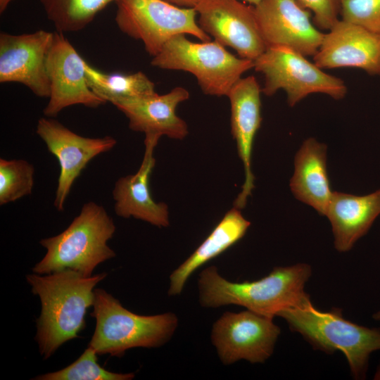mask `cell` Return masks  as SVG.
I'll list each match as a JSON object with an SVG mask.
<instances>
[{"label": "cell", "mask_w": 380, "mask_h": 380, "mask_svg": "<svg viewBox=\"0 0 380 380\" xmlns=\"http://www.w3.org/2000/svg\"><path fill=\"white\" fill-rule=\"evenodd\" d=\"M243 1H247V2H248L249 4H253V6H255V5L258 4L261 0H243Z\"/></svg>", "instance_id": "obj_31"}, {"label": "cell", "mask_w": 380, "mask_h": 380, "mask_svg": "<svg viewBox=\"0 0 380 380\" xmlns=\"http://www.w3.org/2000/svg\"><path fill=\"white\" fill-rule=\"evenodd\" d=\"M189 96L185 88L176 87L163 95L156 93L120 100L113 104L127 117L132 130L143 132L145 136H166L181 140L189 131L185 121L176 114V108Z\"/></svg>", "instance_id": "obj_18"}, {"label": "cell", "mask_w": 380, "mask_h": 380, "mask_svg": "<svg viewBox=\"0 0 380 380\" xmlns=\"http://www.w3.org/2000/svg\"><path fill=\"white\" fill-rule=\"evenodd\" d=\"M54 32L0 34V82H18L39 97L50 95L47 57Z\"/></svg>", "instance_id": "obj_12"}, {"label": "cell", "mask_w": 380, "mask_h": 380, "mask_svg": "<svg viewBox=\"0 0 380 380\" xmlns=\"http://www.w3.org/2000/svg\"><path fill=\"white\" fill-rule=\"evenodd\" d=\"M151 64L189 72L204 94L216 96H227L241 75L254 68V61L236 57L215 40L195 43L184 34L170 38Z\"/></svg>", "instance_id": "obj_6"}, {"label": "cell", "mask_w": 380, "mask_h": 380, "mask_svg": "<svg viewBox=\"0 0 380 380\" xmlns=\"http://www.w3.org/2000/svg\"><path fill=\"white\" fill-rule=\"evenodd\" d=\"M280 333L273 317L246 309L222 314L213 325L210 338L224 365L241 360L263 363L272 355Z\"/></svg>", "instance_id": "obj_9"}, {"label": "cell", "mask_w": 380, "mask_h": 380, "mask_svg": "<svg viewBox=\"0 0 380 380\" xmlns=\"http://www.w3.org/2000/svg\"><path fill=\"white\" fill-rule=\"evenodd\" d=\"M314 63L319 68H357L380 76V34L339 20L324 34Z\"/></svg>", "instance_id": "obj_15"}, {"label": "cell", "mask_w": 380, "mask_h": 380, "mask_svg": "<svg viewBox=\"0 0 380 380\" xmlns=\"http://www.w3.org/2000/svg\"><path fill=\"white\" fill-rule=\"evenodd\" d=\"M34 167L23 159H0V205L32 194Z\"/></svg>", "instance_id": "obj_24"}, {"label": "cell", "mask_w": 380, "mask_h": 380, "mask_svg": "<svg viewBox=\"0 0 380 380\" xmlns=\"http://www.w3.org/2000/svg\"><path fill=\"white\" fill-rule=\"evenodd\" d=\"M250 225L240 209L233 207L229 210L194 252L172 272L167 294L179 295L197 269L242 239Z\"/></svg>", "instance_id": "obj_21"}, {"label": "cell", "mask_w": 380, "mask_h": 380, "mask_svg": "<svg viewBox=\"0 0 380 380\" xmlns=\"http://www.w3.org/2000/svg\"><path fill=\"white\" fill-rule=\"evenodd\" d=\"M267 46H286L305 56H315L324 34L312 23L310 12L298 0H261L253 6Z\"/></svg>", "instance_id": "obj_14"}, {"label": "cell", "mask_w": 380, "mask_h": 380, "mask_svg": "<svg viewBox=\"0 0 380 380\" xmlns=\"http://www.w3.org/2000/svg\"><path fill=\"white\" fill-rule=\"evenodd\" d=\"M380 215V189L365 196L334 191L325 216L330 221L335 248L350 251Z\"/></svg>", "instance_id": "obj_19"}, {"label": "cell", "mask_w": 380, "mask_h": 380, "mask_svg": "<svg viewBox=\"0 0 380 380\" xmlns=\"http://www.w3.org/2000/svg\"><path fill=\"white\" fill-rule=\"evenodd\" d=\"M253 68L265 76L261 91L270 96L284 89L292 107L311 94L322 93L338 100L347 93L341 79L324 72L305 56L286 46L267 48L254 61Z\"/></svg>", "instance_id": "obj_8"}, {"label": "cell", "mask_w": 380, "mask_h": 380, "mask_svg": "<svg viewBox=\"0 0 380 380\" xmlns=\"http://www.w3.org/2000/svg\"><path fill=\"white\" fill-rule=\"evenodd\" d=\"M118 0H40L57 32H77L86 27L108 4Z\"/></svg>", "instance_id": "obj_23"}, {"label": "cell", "mask_w": 380, "mask_h": 380, "mask_svg": "<svg viewBox=\"0 0 380 380\" xmlns=\"http://www.w3.org/2000/svg\"><path fill=\"white\" fill-rule=\"evenodd\" d=\"M115 23L121 32L142 42L152 57L172 37L191 34L211 41L199 27L194 8L179 7L165 0H118Z\"/></svg>", "instance_id": "obj_7"}, {"label": "cell", "mask_w": 380, "mask_h": 380, "mask_svg": "<svg viewBox=\"0 0 380 380\" xmlns=\"http://www.w3.org/2000/svg\"><path fill=\"white\" fill-rule=\"evenodd\" d=\"M311 274L310 265L297 263L275 267L256 281L234 282L222 277L215 266H210L198 278L199 303L208 308L236 305L274 318L282 310L310 300L305 286Z\"/></svg>", "instance_id": "obj_1"}, {"label": "cell", "mask_w": 380, "mask_h": 380, "mask_svg": "<svg viewBox=\"0 0 380 380\" xmlns=\"http://www.w3.org/2000/svg\"><path fill=\"white\" fill-rule=\"evenodd\" d=\"M261 92L255 77L248 76L236 81L227 96L231 104L232 133L245 172L241 191L234 202V207L240 210L246 206L254 189L251 156L254 138L262 122Z\"/></svg>", "instance_id": "obj_16"}, {"label": "cell", "mask_w": 380, "mask_h": 380, "mask_svg": "<svg viewBox=\"0 0 380 380\" xmlns=\"http://www.w3.org/2000/svg\"><path fill=\"white\" fill-rule=\"evenodd\" d=\"M160 138L145 136L144 154L138 171L119 178L113 189L115 214L123 218L134 217L158 227L169 226L167 205L153 200L149 179L156 164L153 153Z\"/></svg>", "instance_id": "obj_17"}, {"label": "cell", "mask_w": 380, "mask_h": 380, "mask_svg": "<svg viewBox=\"0 0 380 380\" xmlns=\"http://www.w3.org/2000/svg\"><path fill=\"white\" fill-rule=\"evenodd\" d=\"M173 5L184 8H194L201 0H165Z\"/></svg>", "instance_id": "obj_28"}, {"label": "cell", "mask_w": 380, "mask_h": 380, "mask_svg": "<svg viewBox=\"0 0 380 380\" xmlns=\"http://www.w3.org/2000/svg\"><path fill=\"white\" fill-rule=\"evenodd\" d=\"M306 9L314 15L315 25L322 29L329 30L339 20L340 0H298Z\"/></svg>", "instance_id": "obj_27"}, {"label": "cell", "mask_w": 380, "mask_h": 380, "mask_svg": "<svg viewBox=\"0 0 380 380\" xmlns=\"http://www.w3.org/2000/svg\"><path fill=\"white\" fill-rule=\"evenodd\" d=\"M36 133L58 161L60 173L53 205L62 211L75 181L87 164L97 156L113 149L117 141L110 136L90 138L79 135L46 116L38 120Z\"/></svg>", "instance_id": "obj_10"}, {"label": "cell", "mask_w": 380, "mask_h": 380, "mask_svg": "<svg viewBox=\"0 0 380 380\" xmlns=\"http://www.w3.org/2000/svg\"><path fill=\"white\" fill-rule=\"evenodd\" d=\"M85 76L91 91L106 102L151 95L154 83L142 72L132 74L105 73L84 63Z\"/></svg>", "instance_id": "obj_22"}, {"label": "cell", "mask_w": 380, "mask_h": 380, "mask_svg": "<svg viewBox=\"0 0 380 380\" xmlns=\"http://www.w3.org/2000/svg\"><path fill=\"white\" fill-rule=\"evenodd\" d=\"M96 328L89 346L98 355L122 357L134 348H159L172 337L178 317L172 312L141 315L125 308L101 289H94L93 311Z\"/></svg>", "instance_id": "obj_5"}, {"label": "cell", "mask_w": 380, "mask_h": 380, "mask_svg": "<svg viewBox=\"0 0 380 380\" xmlns=\"http://www.w3.org/2000/svg\"><path fill=\"white\" fill-rule=\"evenodd\" d=\"M106 277V273L84 277L71 270L26 276L41 301L35 339L44 360L65 342L80 337L87 310L94 304V287Z\"/></svg>", "instance_id": "obj_2"}, {"label": "cell", "mask_w": 380, "mask_h": 380, "mask_svg": "<svg viewBox=\"0 0 380 380\" xmlns=\"http://www.w3.org/2000/svg\"><path fill=\"white\" fill-rule=\"evenodd\" d=\"M277 316L283 318L290 329L300 334L315 350L327 354L341 351L355 379H365L370 355L380 350V328L353 322L344 317L339 308L322 311L310 300L282 310Z\"/></svg>", "instance_id": "obj_3"}, {"label": "cell", "mask_w": 380, "mask_h": 380, "mask_svg": "<svg viewBox=\"0 0 380 380\" xmlns=\"http://www.w3.org/2000/svg\"><path fill=\"white\" fill-rule=\"evenodd\" d=\"M115 229L106 209L89 201L64 231L40 241L46 253L32 271L48 274L71 270L84 277L92 276L97 265L116 255L107 244Z\"/></svg>", "instance_id": "obj_4"}, {"label": "cell", "mask_w": 380, "mask_h": 380, "mask_svg": "<svg viewBox=\"0 0 380 380\" xmlns=\"http://www.w3.org/2000/svg\"><path fill=\"white\" fill-rule=\"evenodd\" d=\"M194 8L202 30L241 58L255 61L266 50L253 6L239 0H201Z\"/></svg>", "instance_id": "obj_11"}, {"label": "cell", "mask_w": 380, "mask_h": 380, "mask_svg": "<svg viewBox=\"0 0 380 380\" xmlns=\"http://www.w3.org/2000/svg\"><path fill=\"white\" fill-rule=\"evenodd\" d=\"M294 165L290 182L293 196L325 215L333 194L327 168V146L313 138L305 140L296 153Z\"/></svg>", "instance_id": "obj_20"}, {"label": "cell", "mask_w": 380, "mask_h": 380, "mask_svg": "<svg viewBox=\"0 0 380 380\" xmlns=\"http://www.w3.org/2000/svg\"><path fill=\"white\" fill-rule=\"evenodd\" d=\"M372 318L378 322H380V310L373 314Z\"/></svg>", "instance_id": "obj_30"}, {"label": "cell", "mask_w": 380, "mask_h": 380, "mask_svg": "<svg viewBox=\"0 0 380 380\" xmlns=\"http://www.w3.org/2000/svg\"><path fill=\"white\" fill-rule=\"evenodd\" d=\"M13 0H0V13H2Z\"/></svg>", "instance_id": "obj_29"}, {"label": "cell", "mask_w": 380, "mask_h": 380, "mask_svg": "<svg viewBox=\"0 0 380 380\" xmlns=\"http://www.w3.org/2000/svg\"><path fill=\"white\" fill-rule=\"evenodd\" d=\"M341 20L380 34V0H340Z\"/></svg>", "instance_id": "obj_26"}, {"label": "cell", "mask_w": 380, "mask_h": 380, "mask_svg": "<svg viewBox=\"0 0 380 380\" xmlns=\"http://www.w3.org/2000/svg\"><path fill=\"white\" fill-rule=\"evenodd\" d=\"M84 63L63 33L54 32L46 61L50 95L43 110L44 116L56 117L64 108L75 105L97 108L106 103L88 86Z\"/></svg>", "instance_id": "obj_13"}, {"label": "cell", "mask_w": 380, "mask_h": 380, "mask_svg": "<svg viewBox=\"0 0 380 380\" xmlns=\"http://www.w3.org/2000/svg\"><path fill=\"white\" fill-rule=\"evenodd\" d=\"M97 353L89 346L74 362L53 372L37 376L36 380H131L134 373H115L101 367L97 362Z\"/></svg>", "instance_id": "obj_25"}]
</instances>
